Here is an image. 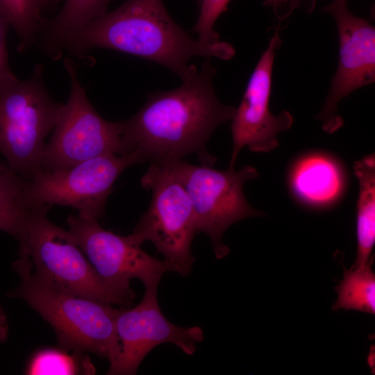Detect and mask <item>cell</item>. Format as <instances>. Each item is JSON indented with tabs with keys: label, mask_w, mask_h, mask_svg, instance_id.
Returning <instances> with one entry per match:
<instances>
[{
	"label": "cell",
	"mask_w": 375,
	"mask_h": 375,
	"mask_svg": "<svg viewBox=\"0 0 375 375\" xmlns=\"http://www.w3.org/2000/svg\"><path fill=\"white\" fill-rule=\"evenodd\" d=\"M215 73L206 58L181 86L149 94L144 106L124 120L126 138L141 163L161 165L194 154L202 165L212 167L216 158L207 151L206 144L220 125L233 119L236 109L217 97Z\"/></svg>",
	"instance_id": "6da1fadb"
},
{
	"label": "cell",
	"mask_w": 375,
	"mask_h": 375,
	"mask_svg": "<svg viewBox=\"0 0 375 375\" xmlns=\"http://www.w3.org/2000/svg\"><path fill=\"white\" fill-rule=\"evenodd\" d=\"M112 49L160 64L182 80L197 68V56L228 60L235 55L225 42L193 39L170 17L162 0H126L90 22L70 41L65 51L78 58L93 49Z\"/></svg>",
	"instance_id": "7a4b0ae2"
},
{
	"label": "cell",
	"mask_w": 375,
	"mask_h": 375,
	"mask_svg": "<svg viewBox=\"0 0 375 375\" xmlns=\"http://www.w3.org/2000/svg\"><path fill=\"white\" fill-rule=\"evenodd\" d=\"M19 285L8 295L24 300L52 327L59 347L72 351L90 352L112 365L120 346L116 331L119 309L99 301L51 289L31 275L28 260L19 256L12 264Z\"/></svg>",
	"instance_id": "3957f363"
},
{
	"label": "cell",
	"mask_w": 375,
	"mask_h": 375,
	"mask_svg": "<svg viewBox=\"0 0 375 375\" xmlns=\"http://www.w3.org/2000/svg\"><path fill=\"white\" fill-rule=\"evenodd\" d=\"M62 107L47 90L42 63L35 65L28 79L0 84V153L28 181L42 170L45 139Z\"/></svg>",
	"instance_id": "277c9868"
},
{
	"label": "cell",
	"mask_w": 375,
	"mask_h": 375,
	"mask_svg": "<svg viewBox=\"0 0 375 375\" xmlns=\"http://www.w3.org/2000/svg\"><path fill=\"white\" fill-rule=\"evenodd\" d=\"M50 207L33 210L19 256L28 260L32 276L56 291L124 306L90 264L69 231L51 222Z\"/></svg>",
	"instance_id": "5b68a950"
},
{
	"label": "cell",
	"mask_w": 375,
	"mask_h": 375,
	"mask_svg": "<svg viewBox=\"0 0 375 375\" xmlns=\"http://www.w3.org/2000/svg\"><path fill=\"white\" fill-rule=\"evenodd\" d=\"M63 62L70 91L45 145L42 170H60L101 156L132 153L124 120L110 122L103 118L88 99L74 61L65 57Z\"/></svg>",
	"instance_id": "8992f818"
},
{
	"label": "cell",
	"mask_w": 375,
	"mask_h": 375,
	"mask_svg": "<svg viewBox=\"0 0 375 375\" xmlns=\"http://www.w3.org/2000/svg\"><path fill=\"white\" fill-rule=\"evenodd\" d=\"M161 165L184 187L194 211L197 233L208 235L217 259L229 253L222 242L229 226L245 218L264 215L248 203L243 192L244 185L258 176L253 166L222 171L191 165L182 159Z\"/></svg>",
	"instance_id": "52a82bcc"
},
{
	"label": "cell",
	"mask_w": 375,
	"mask_h": 375,
	"mask_svg": "<svg viewBox=\"0 0 375 375\" xmlns=\"http://www.w3.org/2000/svg\"><path fill=\"white\" fill-rule=\"evenodd\" d=\"M141 185L152 192L148 210L129 234L142 245L150 241L164 256L167 272L188 276L195 258L191 244L196 221L189 197L181 182L163 165L150 164Z\"/></svg>",
	"instance_id": "ba28073f"
},
{
	"label": "cell",
	"mask_w": 375,
	"mask_h": 375,
	"mask_svg": "<svg viewBox=\"0 0 375 375\" xmlns=\"http://www.w3.org/2000/svg\"><path fill=\"white\" fill-rule=\"evenodd\" d=\"M140 163L132 152L101 156L60 170H41L28 181L27 204L32 210L71 206L79 215L97 219L103 214L117 178L128 167Z\"/></svg>",
	"instance_id": "9c48e42d"
},
{
	"label": "cell",
	"mask_w": 375,
	"mask_h": 375,
	"mask_svg": "<svg viewBox=\"0 0 375 375\" xmlns=\"http://www.w3.org/2000/svg\"><path fill=\"white\" fill-rule=\"evenodd\" d=\"M69 231L107 287L129 306L135 297L131 280L138 278L145 288L156 287L167 272L165 263L149 255L130 235L121 236L103 228L97 219L71 214Z\"/></svg>",
	"instance_id": "30bf717a"
},
{
	"label": "cell",
	"mask_w": 375,
	"mask_h": 375,
	"mask_svg": "<svg viewBox=\"0 0 375 375\" xmlns=\"http://www.w3.org/2000/svg\"><path fill=\"white\" fill-rule=\"evenodd\" d=\"M116 331L120 352L108 374L133 375L147 355L156 346L172 343L185 354L192 355L203 340L199 326L181 327L162 314L157 300V288H145L141 302L131 309H119Z\"/></svg>",
	"instance_id": "8fae6325"
},
{
	"label": "cell",
	"mask_w": 375,
	"mask_h": 375,
	"mask_svg": "<svg viewBox=\"0 0 375 375\" xmlns=\"http://www.w3.org/2000/svg\"><path fill=\"white\" fill-rule=\"evenodd\" d=\"M324 10L335 19L339 38L338 67L325 103L317 118L327 133L343 124L338 115L340 101L355 90L375 80V28L368 21L352 14L347 0H334Z\"/></svg>",
	"instance_id": "7c38bea8"
},
{
	"label": "cell",
	"mask_w": 375,
	"mask_h": 375,
	"mask_svg": "<svg viewBox=\"0 0 375 375\" xmlns=\"http://www.w3.org/2000/svg\"><path fill=\"white\" fill-rule=\"evenodd\" d=\"M281 40L276 32L262 54L247 83L231 125L233 168L244 147L253 152H269L278 146V135L290 128L293 117L286 111L274 115L269 109L275 51Z\"/></svg>",
	"instance_id": "4fadbf2b"
},
{
	"label": "cell",
	"mask_w": 375,
	"mask_h": 375,
	"mask_svg": "<svg viewBox=\"0 0 375 375\" xmlns=\"http://www.w3.org/2000/svg\"><path fill=\"white\" fill-rule=\"evenodd\" d=\"M290 185L295 197L308 206L322 208L335 202L344 189L342 165L333 156L312 153L295 162L290 173Z\"/></svg>",
	"instance_id": "5bb4252c"
},
{
	"label": "cell",
	"mask_w": 375,
	"mask_h": 375,
	"mask_svg": "<svg viewBox=\"0 0 375 375\" xmlns=\"http://www.w3.org/2000/svg\"><path fill=\"white\" fill-rule=\"evenodd\" d=\"M112 0H64L58 13L46 19L38 40L52 60L60 59L78 33L90 22L107 12Z\"/></svg>",
	"instance_id": "9a60e30c"
},
{
	"label": "cell",
	"mask_w": 375,
	"mask_h": 375,
	"mask_svg": "<svg viewBox=\"0 0 375 375\" xmlns=\"http://www.w3.org/2000/svg\"><path fill=\"white\" fill-rule=\"evenodd\" d=\"M353 172L359 191L356 204L357 251L353 267L372 264L375 244V156L374 153L356 160Z\"/></svg>",
	"instance_id": "2e32d148"
},
{
	"label": "cell",
	"mask_w": 375,
	"mask_h": 375,
	"mask_svg": "<svg viewBox=\"0 0 375 375\" xmlns=\"http://www.w3.org/2000/svg\"><path fill=\"white\" fill-rule=\"evenodd\" d=\"M28 180L0 161V231L25 244L32 210L26 202Z\"/></svg>",
	"instance_id": "e0dca14e"
},
{
	"label": "cell",
	"mask_w": 375,
	"mask_h": 375,
	"mask_svg": "<svg viewBox=\"0 0 375 375\" xmlns=\"http://www.w3.org/2000/svg\"><path fill=\"white\" fill-rule=\"evenodd\" d=\"M373 264V263H372ZM372 264L344 269V277L335 287L338 299L333 309L356 310L375 314V274Z\"/></svg>",
	"instance_id": "ac0fdd59"
},
{
	"label": "cell",
	"mask_w": 375,
	"mask_h": 375,
	"mask_svg": "<svg viewBox=\"0 0 375 375\" xmlns=\"http://www.w3.org/2000/svg\"><path fill=\"white\" fill-rule=\"evenodd\" d=\"M42 12L41 0H0V17L16 32L19 52L37 42L45 21Z\"/></svg>",
	"instance_id": "d6986e66"
},
{
	"label": "cell",
	"mask_w": 375,
	"mask_h": 375,
	"mask_svg": "<svg viewBox=\"0 0 375 375\" xmlns=\"http://www.w3.org/2000/svg\"><path fill=\"white\" fill-rule=\"evenodd\" d=\"M59 348H47L37 351L28 362L26 374H92L95 370L88 358L83 352Z\"/></svg>",
	"instance_id": "ffe728a7"
},
{
	"label": "cell",
	"mask_w": 375,
	"mask_h": 375,
	"mask_svg": "<svg viewBox=\"0 0 375 375\" xmlns=\"http://www.w3.org/2000/svg\"><path fill=\"white\" fill-rule=\"evenodd\" d=\"M230 0H200V10L193 31L199 41L212 44L219 42V35L213 26L218 17L227 10Z\"/></svg>",
	"instance_id": "44dd1931"
},
{
	"label": "cell",
	"mask_w": 375,
	"mask_h": 375,
	"mask_svg": "<svg viewBox=\"0 0 375 375\" xmlns=\"http://www.w3.org/2000/svg\"><path fill=\"white\" fill-rule=\"evenodd\" d=\"M9 24L0 17V84L16 78L9 64L7 50V34Z\"/></svg>",
	"instance_id": "7402d4cb"
},
{
	"label": "cell",
	"mask_w": 375,
	"mask_h": 375,
	"mask_svg": "<svg viewBox=\"0 0 375 375\" xmlns=\"http://www.w3.org/2000/svg\"><path fill=\"white\" fill-rule=\"evenodd\" d=\"M295 0H265L264 3L274 9L277 17L282 19L288 15L294 7Z\"/></svg>",
	"instance_id": "603a6c76"
},
{
	"label": "cell",
	"mask_w": 375,
	"mask_h": 375,
	"mask_svg": "<svg viewBox=\"0 0 375 375\" xmlns=\"http://www.w3.org/2000/svg\"><path fill=\"white\" fill-rule=\"evenodd\" d=\"M8 334V324L6 315L3 313L0 306V341H3L6 339Z\"/></svg>",
	"instance_id": "cb8c5ba5"
},
{
	"label": "cell",
	"mask_w": 375,
	"mask_h": 375,
	"mask_svg": "<svg viewBox=\"0 0 375 375\" xmlns=\"http://www.w3.org/2000/svg\"><path fill=\"white\" fill-rule=\"evenodd\" d=\"M61 0H41L42 10L44 12H51L55 10Z\"/></svg>",
	"instance_id": "d4e9b609"
},
{
	"label": "cell",
	"mask_w": 375,
	"mask_h": 375,
	"mask_svg": "<svg viewBox=\"0 0 375 375\" xmlns=\"http://www.w3.org/2000/svg\"><path fill=\"white\" fill-rule=\"evenodd\" d=\"M198 1L199 2V1H200V0H198Z\"/></svg>",
	"instance_id": "484cf974"
}]
</instances>
